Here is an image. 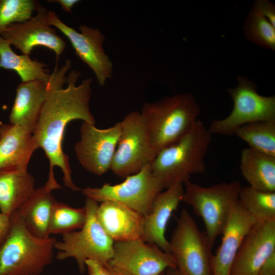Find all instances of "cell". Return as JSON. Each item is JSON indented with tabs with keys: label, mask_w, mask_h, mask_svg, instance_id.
<instances>
[{
	"label": "cell",
	"mask_w": 275,
	"mask_h": 275,
	"mask_svg": "<svg viewBox=\"0 0 275 275\" xmlns=\"http://www.w3.org/2000/svg\"><path fill=\"white\" fill-rule=\"evenodd\" d=\"M169 242L171 254L182 275H212V246L186 209L181 210Z\"/></svg>",
	"instance_id": "cell-7"
},
{
	"label": "cell",
	"mask_w": 275,
	"mask_h": 275,
	"mask_svg": "<svg viewBox=\"0 0 275 275\" xmlns=\"http://www.w3.org/2000/svg\"><path fill=\"white\" fill-rule=\"evenodd\" d=\"M238 201L257 222L275 219V192L260 191L249 185L242 186Z\"/></svg>",
	"instance_id": "cell-26"
},
{
	"label": "cell",
	"mask_w": 275,
	"mask_h": 275,
	"mask_svg": "<svg viewBox=\"0 0 275 275\" xmlns=\"http://www.w3.org/2000/svg\"><path fill=\"white\" fill-rule=\"evenodd\" d=\"M238 84L228 89L234 105L225 118L212 121L209 127L211 134L231 135L239 127L250 123L275 121V96L260 95L256 85L245 76H239Z\"/></svg>",
	"instance_id": "cell-8"
},
{
	"label": "cell",
	"mask_w": 275,
	"mask_h": 275,
	"mask_svg": "<svg viewBox=\"0 0 275 275\" xmlns=\"http://www.w3.org/2000/svg\"><path fill=\"white\" fill-rule=\"evenodd\" d=\"M239 167L249 186L260 191L275 192V157L248 147L241 151Z\"/></svg>",
	"instance_id": "cell-23"
},
{
	"label": "cell",
	"mask_w": 275,
	"mask_h": 275,
	"mask_svg": "<svg viewBox=\"0 0 275 275\" xmlns=\"http://www.w3.org/2000/svg\"><path fill=\"white\" fill-rule=\"evenodd\" d=\"M211 135L199 119L186 134L157 153L150 166L164 188L177 183L184 184L191 175L206 172L205 158Z\"/></svg>",
	"instance_id": "cell-2"
},
{
	"label": "cell",
	"mask_w": 275,
	"mask_h": 275,
	"mask_svg": "<svg viewBox=\"0 0 275 275\" xmlns=\"http://www.w3.org/2000/svg\"><path fill=\"white\" fill-rule=\"evenodd\" d=\"M38 149L33 133L15 124H0V169L16 167L27 170Z\"/></svg>",
	"instance_id": "cell-20"
},
{
	"label": "cell",
	"mask_w": 275,
	"mask_h": 275,
	"mask_svg": "<svg viewBox=\"0 0 275 275\" xmlns=\"http://www.w3.org/2000/svg\"><path fill=\"white\" fill-rule=\"evenodd\" d=\"M164 272H165V271H164ZM163 272V273H161V274H159V275H166V274H165V272Z\"/></svg>",
	"instance_id": "cell-37"
},
{
	"label": "cell",
	"mask_w": 275,
	"mask_h": 275,
	"mask_svg": "<svg viewBox=\"0 0 275 275\" xmlns=\"http://www.w3.org/2000/svg\"><path fill=\"white\" fill-rule=\"evenodd\" d=\"M258 275H275V253L266 260Z\"/></svg>",
	"instance_id": "cell-33"
},
{
	"label": "cell",
	"mask_w": 275,
	"mask_h": 275,
	"mask_svg": "<svg viewBox=\"0 0 275 275\" xmlns=\"http://www.w3.org/2000/svg\"><path fill=\"white\" fill-rule=\"evenodd\" d=\"M244 31L251 42L262 47L275 50V27L253 9L245 21Z\"/></svg>",
	"instance_id": "cell-28"
},
{
	"label": "cell",
	"mask_w": 275,
	"mask_h": 275,
	"mask_svg": "<svg viewBox=\"0 0 275 275\" xmlns=\"http://www.w3.org/2000/svg\"><path fill=\"white\" fill-rule=\"evenodd\" d=\"M120 183H104L100 187H87L83 194L97 202L114 201L146 215L158 193L164 189L153 174L151 166L144 167L136 174L129 176Z\"/></svg>",
	"instance_id": "cell-10"
},
{
	"label": "cell",
	"mask_w": 275,
	"mask_h": 275,
	"mask_svg": "<svg viewBox=\"0 0 275 275\" xmlns=\"http://www.w3.org/2000/svg\"><path fill=\"white\" fill-rule=\"evenodd\" d=\"M121 133L119 122L107 128L82 121L80 139L75 145L76 158L88 172L101 176L110 170Z\"/></svg>",
	"instance_id": "cell-12"
},
{
	"label": "cell",
	"mask_w": 275,
	"mask_h": 275,
	"mask_svg": "<svg viewBox=\"0 0 275 275\" xmlns=\"http://www.w3.org/2000/svg\"><path fill=\"white\" fill-rule=\"evenodd\" d=\"M48 21L68 38L76 55L93 71L99 84L105 85L112 75L113 66L103 49L105 37L100 31L80 25L78 32L63 22L51 10L48 11Z\"/></svg>",
	"instance_id": "cell-13"
},
{
	"label": "cell",
	"mask_w": 275,
	"mask_h": 275,
	"mask_svg": "<svg viewBox=\"0 0 275 275\" xmlns=\"http://www.w3.org/2000/svg\"><path fill=\"white\" fill-rule=\"evenodd\" d=\"M120 123L121 133L110 170L125 178L151 164L157 152L152 146L140 112L128 113Z\"/></svg>",
	"instance_id": "cell-9"
},
{
	"label": "cell",
	"mask_w": 275,
	"mask_h": 275,
	"mask_svg": "<svg viewBox=\"0 0 275 275\" xmlns=\"http://www.w3.org/2000/svg\"><path fill=\"white\" fill-rule=\"evenodd\" d=\"M10 228V216L0 212V246L7 237Z\"/></svg>",
	"instance_id": "cell-32"
},
{
	"label": "cell",
	"mask_w": 275,
	"mask_h": 275,
	"mask_svg": "<svg viewBox=\"0 0 275 275\" xmlns=\"http://www.w3.org/2000/svg\"><path fill=\"white\" fill-rule=\"evenodd\" d=\"M184 184L182 201L189 205L194 213L202 218L206 235L213 246L216 238L222 234L238 201L241 184L238 181H233L202 186L189 180Z\"/></svg>",
	"instance_id": "cell-5"
},
{
	"label": "cell",
	"mask_w": 275,
	"mask_h": 275,
	"mask_svg": "<svg viewBox=\"0 0 275 275\" xmlns=\"http://www.w3.org/2000/svg\"><path fill=\"white\" fill-rule=\"evenodd\" d=\"M108 275H128L123 271L109 265L107 263L103 264Z\"/></svg>",
	"instance_id": "cell-35"
},
{
	"label": "cell",
	"mask_w": 275,
	"mask_h": 275,
	"mask_svg": "<svg viewBox=\"0 0 275 275\" xmlns=\"http://www.w3.org/2000/svg\"><path fill=\"white\" fill-rule=\"evenodd\" d=\"M257 222L238 201L222 234L221 244L213 254L212 275H231L239 248L248 232Z\"/></svg>",
	"instance_id": "cell-18"
},
{
	"label": "cell",
	"mask_w": 275,
	"mask_h": 275,
	"mask_svg": "<svg viewBox=\"0 0 275 275\" xmlns=\"http://www.w3.org/2000/svg\"><path fill=\"white\" fill-rule=\"evenodd\" d=\"M86 266L89 275H108L103 264L96 260H86Z\"/></svg>",
	"instance_id": "cell-31"
},
{
	"label": "cell",
	"mask_w": 275,
	"mask_h": 275,
	"mask_svg": "<svg viewBox=\"0 0 275 275\" xmlns=\"http://www.w3.org/2000/svg\"><path fill=\"white\" fill-rule=\"evenodd\" d=\"M234 134L259 152L275 157V121L248 123L238 128Z\"/></svg>",
	"instance_id": "cell-25"
},
{
	"label": "cell",
	"mask_w": 275,
	"mask_h": 275,
	"mask_svg": "<svg viewBox=\"0 0 275 275\" xmlns=\"http://www.w3.org/2000/svg\"><path fill=\"white\" fill-rule=\"evenodd\" d=\"M107 263L128 275H159L176 267L171 254L141 238L114 242L113 256Z\"/></svg>",
	"instance_id": "cell-11"
},
{
	"label": "cell",
	"mask_w": 275,
	"mask_h": 275,
	"mask_svg": "<svg viewBox=\"0 0 275 275\" xmlns=\"http://www.w3.org/2000/svg\"><path fill=\"white\" fill-rule=\"evenodd\" d=\"M140 112L152 146L158 153L193 128L201 109L194 96L184 93L145 103Z\"/></svg>",
	"instance_id": "cell-3"
},
{
	"label": "cell",
	"mask_w": 275,
	"mask_h": 275,
	"mask_svg": "<svg viewBox=\"0 0 275 275\" xmlns=\"http://www.w3.org/2000/svg\"><path fill=\"white\" fill-rule=\"evenodd\" d=\"M166 189L157 194L148 213L144 216L141 239L154 243L164 252L171 254L170 242L165 237V232L173 212L182 201L183 184L177 183Z\"/></svg>",
	"instance_id": "cell-17"
},
{
	"label": "cell",
	"mask_w": 275,
	"mask_h": 275,
	"mask_svg": "<svg viewBox=\"0 0 275 275\" xmlns=\"http://www.w3.org/2000/svg\"><path fill=\"white\" fill-rule=\"evenodd\" d=\"M80 75L78 71H71L67 77L66 88L55 89L50 92L33 132L38 148L44 150L49 160L48 178H55L53 168L59 167L63 173L64 185L73 191L81 189L72 180L69 157L63 150L66 126L75 120L95 124L90 107L92 80L90 78L85 79L76 86Z\"/></svg>",
	"instance_id": "cell-1"
},
{
	"label": "cell",
	"mask_w": 275,
	"mask_h": 275,
	"mask_svg": "<svg viewBox=\"0 0 275 275\" xmlns=\"http://www.w3.org/2000/svg\"><path fill=\"white\" fill-rule=\"evenodd\" d=\"M62 188L56 178H48L42 187L35 190L30 198L18 209L24 225L34 236L45 239L50 236L48 223L51 209L57 201L51 191Z\"/></svg>",
	"instance_id": "cell-21"
},
{
	"label": "cell",
	"mask_w": 275,
	"mask_h": 275,
	"mask_svg": "<svg viewBox=\"0 0 275 275\" xmlns=\"http://www.w3.org/2000/svg\"><path fill=\"white\" fill-rule=\"evenodd\" d=\"M50 3H58L62 7V9L68 13H71V10L75 5L80 2L79 0H50Z\"/></svg>",
	"instance_id": "cell-34"
},
{
	"label": "cell",
	"mask_w": 275,
	"mask_h": 275,
	"mask_svg": "<svg viewBox=\"0 0 275 275\" xmlns=\"http://www.w3.org/2000/svg\"><path fill=\"white\" fill-rule=\"evenodd\" d=\"M166 275H182L177 267H170L165 271Z\"/></svg>",
	"instance_id": "cell-36"
},
{
	"label": "cell",
	"mask_w": 275,
	"mask_h": 275,
	"mask_svg": "<svg viewBox=\"0 0 275 275\" xmlns=\"http://www.w3.org/2000/svg\"><path fill=\"white\" fill-rule=\"evenodd\" d=\"M35 179L27 170L16 167L0 169L1 212L10 216L33 194Z\"/></svg>",
	"instance_id": "cell-22"
},
{
	"label": "cell",
	"mask_w": 275,
	"mask_h": 275,
	"mask_svg": "<svg viewBox=\"0 0 275 275\" xmlns=\"http://www.w3.org/2000/svg\"><path fill=\"white\" fill-rule=\"evenodd\" d=\"M87 218L85 206L74 208L56 201L52 206L48 223L49 235H62L81 229Z\"/></svg>",
	"instance_id": "cell-27"
},
{
	"label": "cell",
	"mask_w": 275,
	"mask_h": 275,
	"mask_svg": "<svg viewBox=\"0 0 275 275\" xmlns=\"http://www.w3.org/2000/svg\"><path fill=\"white\" fill-rule=\"evenodd\" d=\"M98 203L87 197L85 205L87 218L84 225L78 230L63 234L61 240H57L54 244V249L58 252L57 259L74 258L81 273L86 269V260H94L104 264L113 256L114 241L97 217Z\"/></svg>",
	"instance_id": "cell-6"
},
{
	"label": "cell",
	"mask_w": 275,
	"mask_h": 275,
	"mask_svg": "<svg viewBox=\"0 0 275 275\" xmlns=\"http://www.w3.org/2000/svg\"><path fill=\"white\" fill-rule=\"evenodd\" d=\"M22 54L29 55L38 46L52 50L58 60L66 47V41L59 36L48 21V10L40 5L30 19L9 25L1 36Z\"/></svg>",
	"instance_id": "cell-14"
},
{
	"label": "cell",
	"mask_w": 275,
	"mask_h": 275,
	"mask_svg": "<svg viewBox=\"0 0 275 275\" xmlns=\"http://www.w3.org/2000/svg\"><path fill=\"white\" fill-rule=\"evenodd\" d=\"M11 44L0 36V69H9L15 71L22 82L39 80L48 82L52 73L49 74L45 68L46 65L37 60L31 59L29 55L15 53Z\"/></svg>",
	"instance_id": "cell-24"
},
{
	"label": "cell",
	"mask_w": 275,
	"mask_h": 275,
	"mask_svg": "<svg viewBox=\"0 0 275 275\" xmlns=\"http://www.w3.org/2000/svg\"><path fill=\"white\" fill-rule=\"evenodd\" d=\"M275 253V219L256 222L245 235L233 263L231 275H258Z\"/></svg>",
	"instance_id": "cell-16"
},
{
	"label": "cell",
	"mask_w": 275,
	"mask_h": 275,
	"mask_svg": "<svg viewBox=\"0 0 275 275\" xmlns=\"http://www.w3.org/2000/svg\"><path fill=\"white\" fill-rule=\"evenodd\" d=\"M40 5L36 0H0V36L9 25L30 19Z\"/></svg>",
	"instance_id": "cell-29"
},
{
	"label": "cell",
	"mask_w": 275,
	"mask_h": 275,
	"mask_svg": "<svg viewBox=\"0 0 275 275\" xmlns=\"http://www.w3.org/2000/svg\"><path fill=\"white\" fill-rule=\"evenodd\" d=\"M97 219L107 234L114 242L141 238L144 215L114 201H104L98 206Z\"/></svg>",
	"instance_id": "cell-19"
},
{
	"label": "cell",
	"mask_w": 275,
	"mask_h": 275,
	"mask_svg": "<svg viewBox=\"0 0 275 275\" xmlns=\"http://www.w3.org/2000/svg\"><path fill=\"white\" fill-rule=\"evenodd\" d=\"M10 218L9 233L0 246V275H40L52 261L56 239L32 235L18 210Z\"/></svg>",
	"instance_id": "cell-4"
},
{
	"label": "cell",
	"mask_w": 275,
	"mask_h": 275,
	"mask_svg": "<svg viewBox=\"0 0 275 275\" xmlns=\"http://www.w3.org/2000/svg\"><path fill=\"white\" fill-rule=\"evenodd\" d=\"M275 27V6L267 0L256 1L252 8Z\"/></svg>",
	"instance_id": "cell-30"
},
{
	"label": "cell",
	"mask_w": 275,
	"mask_h": 275,
	"mask_svg": "<svg viewBox=\"0 0 275 275\" xmlns=\"http://www.w3.org/2000/svg\"><path fill=\"white\" fill-rule=\"evenodd\" d=\"M66 83L65 72L55 68L48 82L36 80L20 83L9 115L10 123L33 133L43 106L50 93Z\"/></svg>",
	"instance_id": "cell-15"
}]
</instances>
